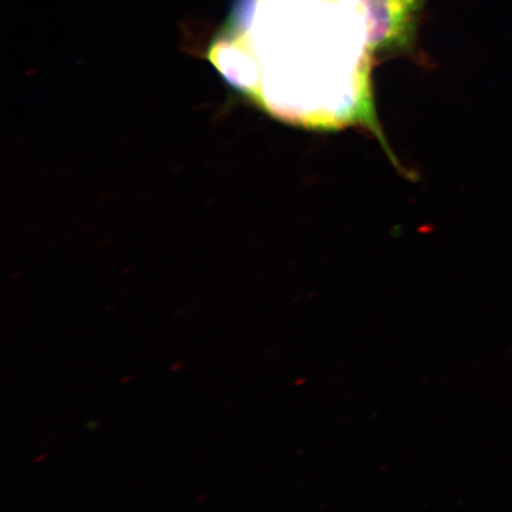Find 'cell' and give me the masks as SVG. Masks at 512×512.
Wrapping results in <instances>:
<instances>
[{"instance_id":"1","label":"cell","mask_w":512,"mask_h":512,"mask_svg":"<svg viewBox=\"0 0 512 512\" xmlns=\"http://www.w3.org/2000/svg\"><path fill=\"white\" fill-rule=\"evenodd\" d=\"M373 53L366 27L341 0H259L211 57L224 78L287 123L377 132Z\"/></svg>"},{"instance_id":"2","label":"cell","mask_w":512,"mask_h":512,"mask_svg":"<svg viewBox=\"0 0 512 512\" xmlns=\"http://www.w3.org/2000/svg\"><path fill=\"white\" fill-rule=\"evenodd\" d=\"M366 27L371 50L405 46L422 0H341Z\"/></svg>"}]
</instances>
